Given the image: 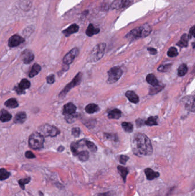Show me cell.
Masks as SVG:
<instances>
[{"mask_svg":"<svg viewBox=\"0 0 195 196\" xmlns=\"http://www.w3.org/2000/svg\"><path fill=\"white\" fill-rule=\"evenodd\" d=\"M22 59L25 64H29L34 59V55L33 52L29 49L25 50L22 53Z\"/></svg>","mask_w":195,"mask_h":196,"instance_id":"4fadbf2b","label":"cell"},{"mask_svg":"<svg viewBox=\"0 0 195 196\" xmlns=\"http://www.w3.org/2000/svg\"><path fill=\"white\" fill-rule=\"evenodd\" d=\"M189 39L188 37V35L186 34H184L180 41L177 43V45L180 47V48H183V47H186L188 44V40Z\"/></svg>","mask_w":195,"mask_h":196,"instance_id":"7402d4cb","label":"cell"},{"mask_svg":"<svg viewBox=\"0 0 195 196\" xmlns=\"http://www.w3.org/2000/svg\"><path fill=\"white\" fill-rule=\"evenodd\" d=\"M132 148L137 156H150L153 153V147L150 139L143 134L137 133L132 138Z\"/></svg>","mask_w":195,"mask_h":196,"instance_id":"6da1fadb","label":"cell"},{"mask_svg":"<svg viewBox=\"0 0 195 196\" xmlns=\"http://www.w3.org/2000/svg\"><path fill=\"white\" fill-rule=\"evenodd\" d=\"M12 118L11 115L9 114L6 110H2L1 111L0 119L2 122H6L11 120Z\"/></svg>","mask_w":195,"mask_h":196,"instance_id":"ffe728a7","label":"cell"},{"mask_svg":"<svg viewBox=\"0 0 195 196\" xmlns=\"http://www.w3.org/2000/svg\"><path fill=\"white\" fill-rule=\"evenodd\" d=\"M25 40L18 35H14L10 37L8 41V45L10 47H16L24 43Z\"/></svg>","mask_w":195,"mask_h":196,"instance_id":"8fae6325","label":"cell"},{"mask_svg":"<svg viewBox=\"0 0 195 196\" xmlns=\"http://www.w3.org/2000/svg\"><path fill=\"white\" fill-rule=\"evenodd\" d=\"M99 110L100 108L98 106L94 103L89 104L85 107V111L88 114H93L97 112Z\"/></svg>","mask_w":195,"mask_h":196,"instance_id":"44dd1931","label":"cell"},{"mask_svg":"<svg viewBox=\"0 0 195 196\" xmlns=\"http://www.w3.org/2000/svg\"><path fill=\"white\" fill-rule=\"evenodd\" d=\"M98 196H113L114 194L112 192H108L104 193H101V194H98Z\"/></svg>","mask_w":195,"mask_h":196,"instance_id":"f6af8a7d","label":"cell"},{"mask_svg":"<svg viewBox=\"0 0 195 196\" xmlns=\"http://www.w3.org/2000/svg\"><path fill=\"white\" fill-rule=\"evenodd\" d=\"M72 135L75 137H78L80 134V129L78 128H73L72 130Z\"/></svg>","mask_w":195,"mask_h":196,"instance_id":"74e56055","label":"cell"},{"mask_svg":"<svg viewBox=\"0 0 195 196\" xmlns=\"http://www.w3.org/2000/svg\"><path fill=\"white\" fill-rule=\"evenodd\" d=\"M30 180H31V179L30 177H27V178L21 179L18 181V182H19V184L20 185V187H21V189H24L25 185L28 184L30 181Z\"/></svg>","mask_w":195,"mask_h":196,"instance_id":"836d02e7","label":"cell"},{"mask_svg":"<svg viewBox=\"0 0 195 196\" xmlns=\"http://www.w3.org/2000/svg\"><path fill=\"white\" fill-rule=\"evenodd\" d=\"M118 173H120V176L123 178V180L124 182L126 181V178H127V175L128 174V170L126 167L121 166H118L117 167Z\"/></svg>","mask_w":195,"mask_h":196,"instance_id":"4316f807","label":"cell"},{"mask_svg":"<svg viewBox=\"0 0 195 196\" xmlns=\"http://www.w3.org/2000/svg\"><path fill=\"white\" fill-rule=\"evenodd\" d=\"M188 37L189 39H191L192 37H195V25H194L189 30Z\"/></svg>","mask_w":195,"mask_h":196,"instance_id":"f35d334b","label":"cell"},{"mask_svg":"<svg viewBox=\"0 0 195 196\" xmlns=\"http://www.w3.org/2000/svg\"><path fill=\"white\" fill-rule=\"evenodd\" d=\"M147 50H148V52H149L150 54L151 55H156L157 52V50L153 48H148Z\"/></svg>","mask_w":195,"mask_h":196,"instance_id":"ee69618b","label":"cell"},{"mask_svg":"<svg viewBox=\"0 0 195 196\" xmlns=\"http://www.w3.org/2000/svg\"><path fill=\"white\" fill-rule=\"evenodd\" d=\"M145 173L147 179L149 180H152L160 176L158 172H154L153 170H152L150 168H147L145 170Z\"/></svg>","mask_w":195,"mask_h":196,"instance_id":"d6986e66","label":"cell"},{"mask_svg":"<svg viewBox=\"0 0 195 196\" xmlns=\"http://www.w3.org/2000/svg\"><path fill=\"white\" fill-rule=\"evenodd\" d=\"M30 87V83L29 81L26 79H22L20 81L19 84L15 87L14 89L16 91L18 94H22L25 93V90L29 88Z\"/></svg>","mask_w":195,"mask_h":196,"instance_id":"30bf717a","label":"cell"},{"mask_svg":"<svg viewBox=\"0 0 195 196\" xmlns=\"http://www.w3.org/2000/svg\"><path fill=\"white\" fill-rule=\"evenodd\" d=\"M121 116V112L118 109L115 108L111 110L108 114V118L110 119H118Z\"/></svg>","mask_w":195,"mask_h":196,"instance_id":"cb8c5ba5","label":"cell"},{"mask_svg":"<svg viewBox=\"0 0 195 196\" xmlns=\"http://www.w3.org/2000/svg\"><path fill=\"white\" fill-rule=\"evenodd\" d=\"M79 30V27L77 24H72L71 25H70L68 28H67V29H65L64 30H62V33L66 36L68 37L69 36L77 33Z\"/></svg>","mask_w":195,"mask_h":196,"instance_id":"9a60e30c","label":"cell"},{"mask_svg":"<svg viewBox=\"0 0 195 196\" xmlns=\"http://www.w3.org/2000/svg\"><path fill=\"white\" fill-rule=\"evenodd\" d=\"M130 0H115L110 5V8L113 10H118L129 6Z\"/></svg>","mask_w":195,"mask_h":196,"instance_id":"9c48e42d","label":"cell"},{"mask_svg":"<svg viewBox=\"0 0 195 196\" xmlns=\"http://www.w3.org/2000/svg\"><path fill=\"white\" fill-rule=\"evenodd\" d=\"M106 44L105 43H100L98 44L92 50L89 56L88 60L90 62H96L101 59L104 54Z\"/></svg>","mask_w":195,"mask_h":196,"instance_id":"277c9868","label":"cell"},{"mask_svg":"<svg viewBox=\"0 0 195 196\" xmlns=\"http://www.w3.org/2000/svg\"><path fill=\"white\" fill-rule=\"evenodd\" d=\"M100 30L99 28H95L94 25L92 24H89L88 26V28L86 30V35L89 37H92L95 35L98 34L100 32Z\"/></svg>","mask_w":195,"mask_h":196,"instance_id":"ac0fdd59","label":"cell"},{"mask_svg":"<svg viewBox=\"0 0 195 196\" xmlns=\"http://www.w3.org/2000/svg\"><path fill=\"white\" fill-rule=\"evenodd\" d=\"M80 147L79 144L78 143V142H73L71 144L70 146V148H71V151L72 152V153L73 154L74 156H77L78 154L79 151H78V148Z\"/></svg>","mask_w":195,"mask_h":196,"instance_id":"d6a6232c","label":"cell"},{"mask_svg":"<svg viewBox=\"0 0 195 196\" xmlns=\"http://www.w3.org/2000/svg\"><path fill=\"white\" fill-rule=\"evenodd\" d=\"M184 103L186 110L191 112H195V96L184 98Z\"/></svg>","mask_w":195,"mask_h":196,"instance_id":"7c38bea8","label":"cell"},{"mask_svg":"<svg viewBox=\"0 0 195 196\" xmlns=\"http://www.w3.org/2000/svg\"><path fill=\"white\" fill-rule=\"evenodd\" d=\"M129 159V157L127 156H121L120 157V162L123 165L125 164L126 162L128 161V160Z\"/></svg>","mask_w":195,"mask_h":196,"instance_id":"b9f144b4","label":"cell"},{"mask_svg":"<svg viewBox=\"0 0 195 196\" xmlns=\"http://www.w3.org/2000/svg\"><path fill=\"white\" fill-rule=\"evenodd\" d=\"M125 96L128 100L133 103H137L139 102V98L132 91H128L125 93Z\"/></svg>","mask_w":195,"mask_h":196,"instance_id":"e0dca14e","label":"cell"},{"mask_svg":"<svg viewBox=\"0 0 195 196\" xmlns=\"http://www.w3.org/2000/svg\"><path fill=\"white\" fill-rule=\"evenodd\" d=\"M157 117H151L145 122V124L148 125V126H155V125H157Z\"/></svg>","mask_w":195,"mask_h":196,"instance_id":"4dcf8cb0","label":"cell"},{"mask_svg":"<svg viewBox=\"0 0 195 196\" xmlns=\"http://www.w3.org/2000/svg\"><path fill=\"white\" fill-rule=\"evenodd\" d=\"M123 71L120 67H114L110 69L108 72V78L107 83L112 84L115 83L121 77Z\"/></svg>","mask_w":195,"mask_h":196,"instance_id":"5b68a950","label":"cell"},{"mask_svg":"<svg viewBox=\"0 0 195 196\" xmlns=\"http://www.w3.org/2000/svg\"><path fill=\"white\" fill-rule=\"evenodd\" d=\"M47 81L48 82V83H49L50 84H52L53 83H54V81H55V79H54V75L53 74L52 75H50L47 78Z\"/></svg>","mask_w":195,"mask_h":196,"instance_id":"60d3db41","label":"cell"},{"mask_svg":"<svg viewBox=\"0 0 195 196\" xmlns=\"http://www.w3.org/2000/svg\"><path fill=\"white\" fill-rule=\"evenodd\" d=\"M27 119V114L24 112L17 113L14 119V123L16 124H21L25 122Z\"/></svg>","mask_w":195,"mask_h":196,"instance_id":"2e32d148","label":"cell"},{"mask_svg":"<svg viewBox=\"0 0 195 196\" xmlns=\"http://www.w3.org/2000/svg\"><path fill=\"white\" fill-rule=\"evenodd\" d=\"M122 127L127 133H131L133 131V125L129 122L122 123Z\"/></svg>","mask_w":195,"mask_h":196,"instance_id":"1f68e13d","label":"cell"},{"mask_svg":"<svg viewBox=\"0 0 195 196\" xmlns=\"http://www.w3.org/2000/svg\"><path fill=\"white\" fill-rule=\"evenodd\" d=\"M0 179L1 181H4L5 179H6L10 176V174L9 172H8L6 169H1L0 170Z\"/></svg>","mask_w":195,"mask_h":196,"instance_id":"f546056e","label":"cell"},{"mask_svg":"<svg viewBox=\"0 0 195 196\" xmlns=\"http://www.w3.org/2000/svg\"><path fill=\"white\" fill-rule=\"evenodd\" d=\"M86 146L88 147V148L92 151V152H96L98 150L97 146L92 142L89 141H87L86 140Z\"/></svg>","mask_w":195,"mask_h":196,"instance_id":"8d00e7d4","label":"cell"},{"mask_svg":"<svg viewBox=\"0 0 195 196\" xmlns=\"http://www.w3.org/2000/svg\"><path fill=\"white\" fill-rule=\"evenodd\" d=\"M144 123H145L144 122V121H143L142 119H137L136 120V125L137 126H142Z\"/></svg>","mask_w":195,"mask_h":196,"instance_id":"bcb514c9","label":"cell"},{"mask_svg":"<svg viewBox=\"0 0 195 196\" xmlns=\"http://www.w3.org/2000/svg\"><path fill=\"white\" fill-rule=\"evenodd\" d=\"M152 32V27L148 24L138 27L130 30L125 37L128 39L134 40L139 38H144L149 36Z\"/></svg>","mask_w":195,"mask_h":196,"instance_id":"7a4b0ae2","label":"cell"},{"mask_svg":"<svg viewBox=\"0 0 195 196\" xmlns=\"http://www.w3.org/2000/svg\"><path fill=\"white\" fill-rule=\"evenodd\" d=\"M188 71V68L186 64H183L180 66L178 69V75L179 76H183L186 74Z\"/></svg>","mask_w":195,"mask_h":196,"instance_id":"f1b7e54d","label":"cell"},{"mask_svg":"<svg viewBox=\"0 0 195 196\" xmlns=\"http://www.w3.org/2000/svg\"><path fill=\"white\" fill-rule=\"evenodd\" d=\"M78 157V159L82 162L87 161L89 157V154L88 151L86 150H83L81 151H80L77 156Z\"/></svg>","mask_w":195,"mask_h":196,"instance_id":"83f0119b","label":"cell"},{"mask_svg":"<svg viewBox=\"0 0 195 196\" xmlns=\"http://www.w3.org/2000/svg\"><path fill=\"white\" fill-rule=\"evenodd\" d=\"M146 81L152 86H156L158 84V81L154 74H151L148 75L146 76Z\"/></svg>","mask_w":195,"mask_h":196,"instance_id":"603a6c76","label":"cell"},{"mask_svg":"<svg viewBox=\"0 0 195 196\" xmlns=\"http://www.w3.org/2000/svg\"><path fill=\"white\" fill-rule=\"evenodd\" d=\"M167 55H168V56H169L171 58L176 57V56H177L178 55L177 50L175 47H171V48H170L168 50Z\"/></svg>","mask_w":195,"mask_h":196,"instance_id":"d590c367","label":"cell"},{"mask_svg":"<svg viewBox=\"0 0 195 196\" xmlns=\"http://www.w3.org/2000/svg\"><path fill=\"white\" fill-rule=\"evenodd\" d=\"M25 157H27V158H29V159H32V158H36V156H34V154L30 151H28L25 153Z\"/></svg>","mask_w":195,"mask_h":196,"instance_id":"7bdbcfd3","label":"cell"},{"mask_svg":"<svg viewBox=\"0 0 195 196\" xmlns=\"http://www.w3.org/2000/svg\"><path fill=\"white\" fill-rule=\"evenodd\" d=\"M41 69V67L39 64H34L33 66L31 71H30L29 74L30 78H33L36 75H37L40 72Z\"/></svg>","mask_w":195,"mask_h":196,"instance_id":"d4e9b609","label":"cell"},{"mask_svg":"<svg viewBox=\"0 0 195 196\" xmlns=\"http://www.w3.org/2000/svg\"><path fill=\"white\" fill-rule=\"evenodd\" d=\"M81 78H82V74L81 72H79L72 80V81L68 84L65 86V87L60 92V93L59 94V97L62 98H64V97H65V95L67 94V93L72 88L75 87L76 86L79 85V84L80 83V82L81 81Z\"/></svg>","mask_w":195,"mask_h":196,"instance_id":"52a82bcc","label":"cell"},{"mask_svg":"<svg viewBox=\"0 0 195 196\" xmlns=\"http://www.w3.org/2000/svg\"><path fill=\"white\" fill-rule=\"evenodd\" d=\"M39 133L44 137H54L60 133V131L57 128L47 124L41 126L39 128Z\"/></svg>","mask_w":195,"mask_h":196,"instance_id":"8992f818","label":"cell"},{"mask_svg":"<svg viewBox=\"0 0 195 196\" xmlns=\"http://www.w3.org/2000/svg\"><path fill=\"white\" fill-rule=\"evenodd\" d=\"M5 105L10 108H14L19 106V103L15 98H11L5 102Z\"/></svg>","mask_w":195,"mask_h":196,"instance_id":"484cf974","label":"cell"},{"mask_svg":"<svg viewBox=\"0 0 195 196\" xmlns=\"http://www.w3.org/2000/svg\"><path fill=\"white\" fill-rule=\"evenodd\" d=\"M44 137L39 132H34L29 138L30 147L34 150H39L44 146Z\"/></svg>","mask_w":195,"mask_h":196,"instance_id":"3957f363","label":"cell"},{"mask_svg":"<svg viewBox=\"0 0 195 196\" xmlns=\"http://www.w3.org/2000/svg\"><path fill=\"white\" fill-rule=\"evenodd\" d=\"M78 53H79V50L77 48H75L70 50L64 56L63 59L64 63L67 65L71 64L75 59L78 56Z\"/></svg>","mask_w":195,"mask_h":196,"instance_id":"ba28073f","label":"cell"},{"mask_svg":"<svg viewBox=\"0 0 195 196\" xmlns=\"http://www.w3.org/2000/svg\"><path fill=\"white\" fill-rule=\"evenodd\" d=\"M169 67H170V65H165V66L161 65L157 69L160 72H166V71H167V70H168Z\"/></svg>","mask_w":195,"mask_h":196,"instance_id":"ab89813d","label":"cell"},{"mask_svg":"<svg viewBox=\"0 0 195 196\" xmlns=\"http://www.w3.org/2000/svg\"><path fill=\"white\" fill-rule=\"evenodd\" d=\"M163 89V87L161 86H153V87L150 88L149 91V94L150 95H154L156 94L160 91H161Z\"/></svg>","mask_w":195,"mask_h":196,"instance_id":"e575fe53","label":"cell"},{"mask_svg":"<svg viewBox=\"0 0 195 196\" xmlns=\"http://www.w3.org/2000/svg\"><path fill=\"white\" fill-rule=\"evenodd\" d=\"M76 107L72 103H68L64 107V114L65 115H71L75 113L76 111Z\"/></svg>","mask_w":195,"mask_h":196,"instance_id":"5bb4252c","label":"cell"}]
</instances>
